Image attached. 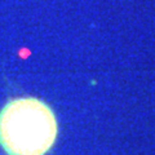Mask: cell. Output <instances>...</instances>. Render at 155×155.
<instances>
[{"instance_id": "cell-1", "label": "cell", "mask_w": 155, "mask_h": 155, "mask_svg": "<svg viewBox=\"0 0 155 155\" xmlns=\"http://www.w3.org/2000/svg\"><path fill=\"white\" fill-rule=\"evenodd\" d=\"M57 133L54 111L36 97L9 100L0 110V145L8 155H47Z\"/></svg>"}]
</instances>
